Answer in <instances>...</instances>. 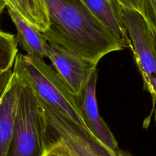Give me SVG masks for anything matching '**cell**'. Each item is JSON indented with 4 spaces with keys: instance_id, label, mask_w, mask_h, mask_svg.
Listing matches in <instances>:
<instances>
[{
    "instance_id": "cell-1",
    "label": "cell",
    "mask_w": 156,
    "mask_h": 156,
    "mask_svg": "<svg viewBox=\"0 0 156 156\" xmlns=\"http://www.w3.org/2000/svg\"><path fill=\"white\" fill-rule=\"evenodd\" d=\"M49 19L48 42L98 64L123 44L81 0H44Z\"/></svg>"
},
{
    "instance_id": "cell-2",
    "label": "cell",
    "mask_w": 156,
    "mask_h": 156,
    "mask_svg": "<svg viewBox=\"0 0 156 156\" xmlns=\"http://www.w3.org/2000/svg\"><path fill=\"white\" fill-rule=\"evenodd\" d=\"M12 70L31 87L40 101L85 128L75 96L54 67L41 58L18 54Z\"/></svg>"
},
{
    "instance_id": "cell-3",
    "label": "cell",
    "mask_w": 156,
    "mask_h": 156,
    "mask_svg": "<svg viewBox=\"0 0 156 156\" xmlns=\"http://www.w3.org/2000/svg\"><path fill=\"white\" fill-rule=\"evenodd\" d=\"M22 81L8 156H43L48 146L45 112L31 87Z\"/></svg>"
},
{
    "instance_id": "cell-4",
    "label": "cell",
    "mask_w": 156,
    "mask_h": 156,
    "mask_svg": "<svg viewBox=\"0 0 156 156\" xmlns=\"http://www.w3.org/2000/svg\"><path fill=\"white\" fill-rule=\"evenodd\" d=\"M124 25L130 40L129 48L144 82L156 104V54L153 44L152 30L142 14L136 10L121 7Z\"/></svg>"
},
{
    "instance_id": "cell-5",
    "label": "cell",
    "mask_w": 156,
    "mask_h": 156,
    "mask_svg": "<svg viewBox=\"0 0 156 156\" xmlns=\"http://www.w3.org/2000/svg\"><path fill=\"white\" fill-rule=\"evenodd\" d=\"M41 103L48 122V138L62 141L75 156H132L120 148L111 149L85 128L73 123L45 103Z\"/></svg>"
},
{
    "instance_id": "cell-6",
    "label": "cell",
    "mask_w": 156,
    "mask_h": 156,
    "mask_svg": "<svg viewBox=\"0 0 156 156\" xmlns=\"http://www.w3.org/2000/svg\"><path fill=\"white\" fill-rule=\"evenodd\" d=\"M46 58L50 59L55 70L74 96L81 94L92 75L97 71L98 64L50 43L48 44Z\"/></svg>"
},
{
    "instance_id": "cell-7",
    "label": "cell",
    "mask_w": 156,
    "mask_h": 156,
    "mask_svg": "<svg viewBox=\"0 0 156 156\" xmlns=\"http://www.w3.org/2000/svg\"><path fill=\"white\" fill-rule=\"evenodd\" d=\"M97 77V70L81 94L75 96L76 106L86 129L106 146L116 151L119 149L117 141L99 112L96 96Z\"/></svg>"
},
{
    "instance_id": "cell-8",
    "label": "cell",
    "mask_w": 156,
    "mask_h": 156,
    "mask_svg": "<svg viewBox=\"0 0 156 156\" xmlns=\"http://www.w3.org/2000/svg\"><path fill=\"white\" fill-rule=\"evenodd\" d=\"M22 84V79L13 73L9 86L0 101V156L9 154Z\"/></svg>"
},
{
    "instance_id": "cell-9",
    "label": "cell",
    "mask_w": 156,
    "mask_h": 156,
    "mask_svg": "<svg viewBox=\"0 0 156 156\" xmlns=\"http://www.w3.org/2000/svg\"><path fill=\"white\" fill-rule=\"evenodd\" d=\"M8 12L17 30V41L29 56L43 59L46 57L48 42L43 32L30 25L12 9Z\"/></svg>"
},
{
    "instance_id": "cell-10",
    "label": "cell",
    "mask_w": 156,
    "mask_h": 156,
    "mask_svg": "<svg viewBox=\"0 0 156 156\" xmlns=\"http://www.w3.org/2000/svg\"><path fill=\"white\" fill-rule=\"evenodd\" d=\"M7 7L15 10L41 32L48 28V15L44 0H9Z\"/></svg>"
},
{
    "instance_id": "cell-11",
    "label": "cell",
    "mask_w": 156,
    "mask_h": 156,
    "mask_svg": "<svg viewBox=\"0 0 156 156\" xmlns=\"http://www.w3.org/2000/svg\"><path fill=\"white\" fill-rule=\"evenodd\" d=\"M17 44L13 34L0 31V74L13 67L18 55Z\"/></svg>"
},
{
    "instance_id": "cell-12",
    "label": "cell",
    "mask_w": 156,
    "mask_h": 156,
    "mask_svg": "<svg viewBox=\"0 0 156 156\" xmlns=\"http://www.w3.org/2000/svg\"><path fill=\"white\" fill-rule=\"evenodd\" d=\"M43 156H75L62 141L48 138V146Z\"/></svg>"
},
{
    "instance_id": "cell-13",
    "label": "cell",
    "mask_w": 156,
    "mask_h": 156,
    "mask_svg": "<svg viewBox=\"0 0 156 156\" xmlns=\"http://www.w3.org/2000/svg\"><path fill=\"white\" fill-rule=\"evenodd\" d=\"M142 15L150 27L156 31V0H142Z\"/></svg>"
},
{
    "instance_id": "cell-14",
    "label": "cell",
    "mask_w": 156,
    "mask_h": 156,
    "mask_svg": "<svg viewBox=\"0 0 156 156\" xmlns=\"http://www.w3.org/2000/svg\"><path fill=\"white\" fill-rule=\"evenodd\" d=\"M13 71L12 68L3 72L0 74V101L3 97L4 94L6 92L10 84V82L12 78Z\"/></svg>"
},
{
    "instance_id": "cell-15",
    "label": "cell",
    "mask_w": 156,
    "mask_h": 156,
    "mask_svg": "<svg viewBox=\"0 0 156 156\" xmlns=\"http://www.w3.org/2000/svg\"><path fill=\"white\" fill-rule=\"evenodd\" d=\"M122 6L129 9L136 10L142 14V0H117Z\"/></svg>"
},
{
    "instance_id": "cell-16",
    "label": "cell",
    "mask_w": 156,
    "mask_h": 156,
    "mask_svg": "<svg viewBox=\"0 0 156 156\" xmlns=\"http://www.w3.org/2000/svg\"><path fill=\"white\" fill-rule=\"evenodd\" d=\"M5 7H7L6 1L5 0H0V14L2 12Z\"/></svg>"
},
{
    "instance_id": "cell-17",
    "label": "cell",
    "mask_w": 156,
    "mask_h": 156,
    "mask_svg": "<svg viewBox=\"0 0 156 156\" xmlns=\"http://www.w3.org/2000/svg\"><path fill=\"white\" fill-rule=\"evenodd\" d=\"M152 30V36H153V44H154V51H155L156 54V31H154V30L151 28Z\"/></svg>"
},
{
    "instance_id": "cell-18",
    "label": "cell",
    "mask_w": 156,
    "mask_h": 156,
    "mask_svg": "<svg viewBox=\"0 0 156 156\" xmlns=\"http://www.w3.org/2000/svg\"><path fill=\"white\" fill-rule=\"evenodd\" d=\"M6 1V3H7V5H9V0H5Z\"/></svg>"
}]
</instances>
